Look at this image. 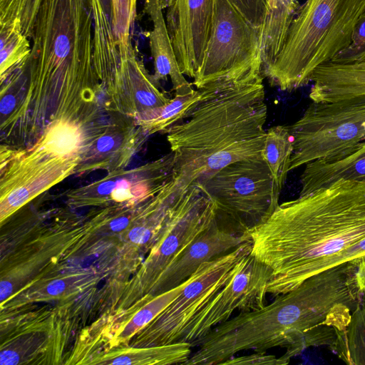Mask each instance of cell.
I'll return each instance as SVG.
<instances>
[{
  "mask_svg": "<svg viewBox=\"0 0 365 365\" xmlns=\"http://www.w3.org/2000/svg\"><path fill=\"white\" fill-rule=\"evenodd\" d=\"M31 51L20 76L23 93L5 123L38 134L61 120L82 125L103 110L94 59L90 0H42L34 22Z\"/></svg>",
  "mask_w": 365,
  "mask_h": 365,
  "instance_id": "1",
  "label": "cell"
},
{
  "mask_svg": "<svg viewBox=\"0 0 365 365\" xmlns=\"http://www.w3.org/2000/svg\"><path fill=\"white\" fill-rule=\"evenodd\" d=\"M245 232L250 254L272 270L267 293L289 292L316 274L365 256V182L340 180L284 202Z\"/></svg>",
  "mask_w": 365,
  "mask_h": 365,
  "instance_id": "2",
  "label": "cell"
},
{
  "mask_svg": "<svg viewBox=\"0 0 365 365\" xmlns=\"http://www.w3.org/2000/svg\"><path fill=\"white\" fill-rule=\"evenodd\" d=\"M263 78L201 88L187 120L167 131L173 175L182 190L203 183L232 163L262 158L267 116Z\"/></svg>",
  "mask_w": 365,
  "mask_h": 365,
  "instance_id": "3",
  "label": "cell"
},
{
  "mask_svg": "<svg viewBox=\"0 0 365 365\" xmlns=\"http://www.w3.org/2000/svg\"><path fill=\"white\" fill-rule=\"evenodd\" d=\"M365 0H307L292 22L284 44L262 73L272 86L292 91L351 42Z\"/></svg>",
  "mask_w": 365,
  "mask_h": 365,
  "instance_id": "4",
  "label": "cell"
},
{
  "mask_svg": "<svg viewBox=\"0 0 365 365\" xmlns=\"http://www.w3.org/2000/svg\"><path fill=\"white\" fill-rule=\"evenodd\" d=\"M84 133L75 123H50L31 145L0 148V220H8L34 198L74 175Z\"/></svg>",
  "mask_w": 365,
  "mask_h": 365,
  "instance_id": "5",
  "label": "cell"
},
{
  "mask_svg": "<svg viewBox=\"0 0 365 365\" xmlns=\"http://www.w3.org/2000/svg\"><path fill=\"white\" fill-rule=\"evenodd\" d=\"M232 0H215L212 27L192 85L253 78L262 74V31Z\"/></svg>",
  "mask_w": 365,
  "mask_h": 365,
  "instance_id": "6",
  "label": "cell"
},
{
  "mask_svg": "<svg viewBox=\"0 0 365 365\" xmlns=\"http://www.w3.org/2000/svg\"><path fill=\"white\" fill-rule=\"evenodd\" d=\"M197 185L215 203L217 217L242 232L264 222L279 205L281 190L262 158L232 163Z\"/></svg>",
  "mask_w": 365,
  "mask_h": 365,
  "instance_id": "7",
  "label": "cell"
},
{
  "mask_svg": "<svg viewBox=\"0 0 365 365\" xmlns=\"http://www.w3.org/2000/svg\"><path fill=\"white\" fill-rule=\"evenodd\" d=\"M289 128L294 146L290 171L341 155L365 139V95L312 101Z\"/></svg>",
  "mask_w": 365,
  "mask_h": 365,
  "instance_id": "8",
  "label": "cell"
},
{
  "mask_svg": "<svg viewBox=\"0 0 365 365\" xmlns=\"http://www.w3.org/2000/svg\"><path fill=\"white\" fill-rule=\"evenodd\" d=\"M252 250L251 240L201 264L176 298L135 336L133 347L169 344L195 314L224 287Z\"/></svg>",
  "mask_w": 365,
  "mask_h": 365,
  "instance_id": "9",
  "label": "cell"
},
{
  "mask_svg": "<svg viewBox=\"0 0 365 365\" xmlns=\"http://www.w3.org/2000/svg\"><path fill=\"white\" fill-rule=\"evenodd\" d=\"M216 218V206L201 188H187L134 277V297L138 300L148 294L165 268Z\"/></svg>",
  "mask_w": 365,
  "mask_h": 365,
  "instance_id": "10",
  "label": "cell"
},
{
  "mask_svg": "<svg viewBox=\"0 0 365 365\" xmlns=\"http://www.w3.org/2000/svg\"><path fill=\"white\" fill-rule=\"evenodd\" d=\"M271 277V269L250 253L230 281L191 318L177 342L192 345L230 319L235 310L248 312L264 307Z\"/></svg>",
  "mask_w": 365,
  "mask_h": 365,
  "instance_id": "11",
  "label": "cell"
},
{
  "mask_svg": "<svg viewBox=\"0 0 365 365\" xmlns=\"http://www.w3.org/2000/svg\"><path fill=\"white\" fill-rule=\"evenodd\" d=\"M173 153L140 166L110 173L89 184L63 193L71 208L130 205L157 194L173 177Z\"/></svg>",
  "mask_w": 365,
  "mask_h": 365,
  "instance_id": "12",
  "label": "cell"
},
{
  "mask_svg": "<svg viewBox=\"0 0 365 365\" xmlns=\"http://www.w3.org/2000/svg\"><path fill=\"white\" fill-rule=\"evenodd\" d=\"M215 0H172L165 21L182 73L194 78L212 22Z\"/></svg>",
  "mask_w": 365,
  "mask_h": 365,
  "instance_id": "13",
  "label": "cell"
},
{
  "mask_svg": "<svg viewBox=\"0 0 365 365\" xmlns=\"http://www.w3.org/2000/svg\"><path fill=\"white\" fill-rule=\"evenodd\" d=\"M250 240L245 232L224 222L217 215L216 220L165 268L146 295L153 297L179 286L203 263L222 256Z\"/></svg>",
  "mask_w": 365,
  "mask_h": 365,
  "instance_id": "14",
  "label": "cell"
},
{
  "mask_svg": "<svg viewBox=\"0 0 365 365\" xmlns=\"http://www.w3.org/2000/svg\"><path fill=\"white\" fill-rule=\"evenodd\" d=\"M148 136L134 120L115 114L103 130L82 148L75 175L125 168Z\"/></svg>",
  "mask_w": 365,
  "mask_h": 365,
  "instance_id": "15",
  "label": "cell"
},
{
  "mask_svg": "<svg viewBox=\"0 0 365 365\" xmlns=\"http://www.w3.org/2000/svg\"><path fill=\"white\" fill-rule=\"evenodd\" d=\"M13 317V316H12ZM31 320H23L21 315L9 319L5 326V340H1V364H47L54 359L53 354L40 341L50 342L57 334L54 314L37 311L30 314ZM55 340V339H53Z\"/></svg>",
  "mask_w": 365,
  "mask_h": 365,
  "instance_id": "16",
  "label": "cell"
},
{
  "mask_svg": "<svg viewBox=\"0 0 365 365\" xmlns=\"http://www.w3.org/2000/svg\"><path fill=\"white\" fill-rule=\"evenodd\" d=\"M340 180L365 182V139L341 155L305 165L300 177L299 196L309 195Z\"/></svg>",
  "mask_w": 365,
  "mask_h": 365,
  "instance_id": "17",
  "label": "cell"
},
{
  "mask_svg": "<svg viewBox=\"0 0 365 365\" xmlns=\"http://www.w3.org/2000/svg\"><path fill=\"white\" fill-rule=\"evenodd\" d=\"M90 6L96 71L105 94L113 83L123 58L115 34L113 0H90Z\"/></svg>",
  "mask_w": 365,
  "mask_h": 365,
  "instance_id": "18",
  "label": "cell"
},
{
  "mask_svg": "<svg viewBox=\"0 0 365 365\" xmlns=\"http://www.w3.org/2000/svg\"><path fill=\"white\" fill-rule=\"evenodd\" d=\"M143 1L144 10L153 24L148 36L155 79L160 82L170 77L173 88L178 94L193 91L192 84L186 80L180 68L159 0Z\"/></svg>",
  "mask_w": 365,
  "mask_h": 365,
  "instance_id": "19",
  "label": "cell"
},
{
  "mask_svg": "<svg viewBox=\"0 0 365 365\" xmlns=\"http://www.w3.org/2000/svg\"><path fill=\"white\" fill-rule=\"evenodd\" d=\"M309 98L329 102L365 95V61L351 63H326L312 73Z\"/></svg>",
  "mask_w": 365,
  "mask_h": 365,
  "instance_id": "20",
  "label": "cell"
},
{
  "mask_svg": "<svg viewBox=\"0 0 365 365\" xmlns=\"http://www.w3.org/2000/svg\"><path fill=\"white\" fill-rule=\"evenodd\" d=\"M190 277L179 286L150 297L145 295L138 299L134 308L127 309L124 313L118 314L115 319H111L115 325L113 331L115 334L107 344L110 351L116 348L128 346L131 339L139 333L144 327L151 322L162 311H163L181 292L189 282Z\"/></svg>",
  "mask_w": 365,
  "mask_h": 365,
  "instance_id": "21",
  "label": "cell"
},
{
  "mask_svg": "<svg viewBox=\"0 0 365 365\" xmlns=\"http://www.w3.org/2000/svg\"><path fill=\"white\" fill-rule=\"evenodd\" d=\"M299 6L297 0H269L261 30L262 73L280 53Z\"/></svg>",
  "mask_w": 365,
  "mask_h": 365,
  "instance_id": "22",
  "label": "cell"
},
{
  "mask_svg": "<svg viewBox=\"0 0 365 365\" xmlns=\"http://www.w3.org/2000/svg\"><path fill=\"white\" fill-rule=\"evenodd\" d=\"M188 342L133 347L125 346L108 351L99 356L93 364H182L191 355Z\"/></svg>",
  "mask_w": 365,
  "mask_h": 365,
  "instance_id": "23",
  "label": "cell"
},
{
  "mask_svg": "<svg viewBox=\"0 0 365 365\" xmlns=\"http://www.w3.org/2000/svg\"><path fill=\"white\" fill-rule=\"evenodd\" d=\"M293 150V139L289 126L275 125L266 131L262 158L280 190L290 171Z\"/></svg>",
  "mask_w": 365,
  "mask_h": 365,
  "instance_id": "24",
  "label": "cell"
},
{
  "mask_svg": "<svg viewBox=\"0 0 365 365\" xmlns=\"http://www.w3.org/2000/svg\"><path fill=\"white\" fill-rule=\"evenodd\" d=\"M202 95L200 89H194L184 94L175 93L173 98L152 115L135 123L148 135L156 133H166L173 125L187 117Z\"/></svg>",
  "mask_w": 365,
  "mask_h": 365,
  "instance_id": "25",
  "label": "cell"
},
{
  "mask_svg": "<svg viewBox=\"0 0 365 365\" xmlns=\"http://www.w3.org/2000/svg\"><path fill=\"white\" fill-rule=\"evenodd\" d=\"M0 79L4 81L10 73L24 68L29 58L31 46L16 20L0 28Z\"/></svg>",
  "mask_w": 365,
  "mask_h": 365,
  "instance_id": "26",
  "label": "cell"
},
{
  "mask_svg": "<svg viewBox=\"0 0 365 365\" xmlns=\"http://www.w3.org/2000/svg\"><path fill=\"white\" fill-rule=\"evenodd\" d=\"M332 351L347 364L365 365V302L352 312Z\"/></svg>",
  "mask_w": 365,
  "mask_h": 365,
  "instance_id": "27",
  "label": "cell"
},
{
  "mask_svg": "<svg viewBox=\"0 0 365 365\" xmlns=\"http://www.w3.org/2000/svg\"><path fill=\"white\" fill-rule=\"evenodd\" d=\"M138 0H113L114 29L122 58L135 51L131 38Z\"/></svg>",
  "mask_w": 365,
  "mask_h": 365,
  "instance_id": "28",
  "label": "cell"
},
{
  "mask_svg": "<svg viewBox=\"0 0 365 365\" xmlns=\"http://www.w3.org/2000/svg\"><path fill=\"white\" fill-rule=\"evenodd\" d=\"M42 0H0V25L21 23L23 34L31 38Z\"/></svg>",
  "mask_w": 365,
  "mask_h": 365,
  "instance_id": "29",
  "label": "cell"
},
{
  "mask_svg": "<svg viewBox=\"0 0 365 365\" xmlns=\"http://www.w3.org/2000/svg\"><path fill=\"white\" fill-rule=\"evenodd\" d=\"M365 61V10L354 29L350 43L329 62L351 63Z\"/></svg>",
  "mask_w": 365,
  "mask_h": 365,
  "instance_id": "30",
  "label": "cell"
},
{
  "mask_svg": "<svg viewBox=\"0 0 365 365\" xmlns=\"http://www.w3.org/2000/svg\"><path fill=\"white\" fill-rule=\"evenodd\" d=\"M232 1L251 24L262 29L269 0H232Z\"/></svg>",
  "mask_w": 365,
  "mask_h": 365,
  "instance_id": "31",
  "label": "cell"
},
{
  "mask_svg": "<svg viewBox=\"0 0 365 365\" xmlns=\"http://www.w3.org/2000/svg\"><path fill=\"white\" fill-rule=\"evenodd\" d=\"M289 362L282 356L277 357L274 355L267 354L266 352H256L250 355L238 357L232 356L222 362L223 365H285Z\"/></svg>",
  "mask_w": 365,
  "mask_h": 365,
  "instance_id": "32",
  "label": "cell"
},
{
  "mask_svg": "<svg viewBox=\"0 0 365 365\" xmlns=\"http://www.w3.org/2000/svg\"><path fill=\"white\" fill-rule=\"evenodd\" d=\"M21 71H22V70H21ZM13 98H14V97H13ZM104 99H105V98H104ZM13 100H14V99H13ZM104 108H105V106H104ZM13 109H14V108H13ZM105 109H106V108H105ZM11 111H12V110H11ZM104 111L107 112V110H104ZM106 118L103 116V118H102L99 121H98L97 123H96L95 124H93V125H91V126H90V127H88V128H81V127H80V128H81L83 130H84V131L88 130H90L91 128H93V127H95L96 125H97L98 123H101L102 121H103ZM1 135H2L4 138L8 139V140H11V141H12V142L17 143L21 144V145H26V144H29H29H31V143H34V142H35V141H36V140L40 137V136H39L38 138H36V140H23V139H20V138H16V137H14V136H13V135H10V134H9V133H6V132H5V131H4L3 130H1ZM43 131H44V130H43Z\"/></svg>",
  "mask_w": 365,
  "mask_h": 365,
  "instance_id": "33",
  "label": "cell"
},
{
  "mask_svg": "<svg viewBox=\"0 0 365 365\" xmlns=\"http://www.w3.org/2000/svg\"><path fill=\"white\" fill-rule=\"evenodd\" d=\"M356 277L360 289L365 295V256L359 259Z\"/></svg>",
  "mask_w": 365,
  "mask_h": 365,
  "instance_id": "34",
  "label": "cell"
},
{
  "mask_svg": "<svg viewBox=\"0 0 365 365\" xmlns=\"http://www.w3.org/2000/svg\"><path fill=\"white\" fill-rule=\"evenodd\" d=\"M172 0H159L160 4L161 7L164 9H167L171 4Z\"/></svg>",
  "mask_w": 365,
  "mask_h": 365,
  "instance_id": "35",
  "label": "cell"
}]
</instances>
